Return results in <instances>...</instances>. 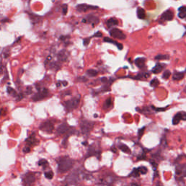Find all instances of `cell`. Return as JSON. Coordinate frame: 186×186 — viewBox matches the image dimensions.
<instances>
[{
  "label": "cell",
  "instance_id": "6da1fadb",
  "mask_svg": "<svg viewBox=\"0 0 186 186\" xmlns=\"http://www.w3.org/2000/svg\"><path fill=\"white\" fill-rule=\"evenodd\" d=\"M58 171L60 173H65L71 169L73 165V161L68 156H62L57 159Z\"/></svg>",
  "mask_w": 186,
  "mask_h": 186
},
{
  "label": "cell",
  "instance_id": "7a4b0ae2",
  "mask_svg": "<svg viewBox=\"0 0 186 186\" xmlns=\"http://www.w3.org/2000/svg\"><path fill=\"white\" fill-rule=\"evenodd\" d=\"M80 99H81V97L80 95H78V96L75 97L73 98H72L71 100L66 101L65 103V108L67 111H72L73 110L76 109L78 105H79L80 103Z\"/></svg>",
  "mask_w": 186,
  "mask_h": 186
},
{
  "label": "cell",
  "instance_id": "3957f363",
  "mask_svg": "<svg viewBox=\"0 0 186 186\" xmlns=\"http://www.w3.org/2000/svg\"><path fill=\"white\" fill-rule=\"evenodd\" d=\"M95 123L87 120H82L80 123V127L82 132L84 135H88L90 134V132L94 128Z\"/></svg>",
  "mask_w": 186,
  "mask_h": 186
},
{
  "label": "cell",
  "instance_id": "277c9868",
  "mask_svg": "<svg viewBox=\"0 0 186 186\" xmlns=\"http://www.w3.org/2000/svg\"><path fill=\"white\" fill-rule=\"evenodd\" d=\"M36 181V175L33 172L26 173L23 177V185L32 186Z\"/></svg>",
  "mask_w": 186,
  "mask_h": 186
},
{
  "label": "cell",
  "instance_id": "5b68a950",
  "mask_svg": "<svg viewBox=\"0 0 186 186\" xmlns=\"http://www.w3.org/2000/svg\"><path fill=\"white\" fill-rule=\"evenodd\" d=\"M66 182L68 185H75L79 181V175L78 171L75 170L73 172H71L70 174H68L66 177Z\"/></svg>",
  "mask_w": 186,
  "mask_h": 186
},
{
  "label": "cell",
  "instance_id": "8992f818",
  "mask_svg": "<svg viewBox=\"0 0 186 186\" xmlns=\"http://www.w3.org/2000/svg\"><path fill=\"white\" fill-rule=\"evenodd\" d=\"M39 129L44 132H46L47 134H51L54 129V124L51 121H46L40 125Z\"/></svg>",
  "mask_w": 186,
  "mask_h": 186
},
{
  "label": "cell",
  "instance_id": "52a82bcc",
  "mask_svg": "<svg viewBox=\"0 0 186 186\" xmlns=\"http://www.w3.org/2000/svg\"><path fill=\"white\" fill-rule=\"evenodd\" d=\"M49 94V91L47 89L44 88L42 90L39 91L37 93H36L32 97V100L34 102H37L39 100H42L43 99H45V97L48 96Z\"/></svg>",
  "mask_w": 186,
  "mask_h": 186
},
{
  "label": "cell",
  "instance_id": "ba28073f",
  "mask_svg": "<svg viewBox=\"0 0 186 186\" xmlns=\"http://www.w3.org/2000/svg\"><path fill=\"white\" fill-rule=\"evenodd\" d=\"M110 34L112 37L120 40H124L126 39V35L119 28H113L110 31Z\"/></svg>",
  "mask_w": 186,
  "mask_h": 186
},
{
  "label": "cell",
  "instance_id": "9c48e42d",
  "mask_svg": "<svg viewBox=\"0 0 186 186\" xmlns=\"http://www.w3.org/2000/svg\"><path fill=\"white\" fill-rule=\"evenodd\" d=\"M114 181V177L113 175H108L100 179L99 186H110Z\"/></svg>",
  "mask_w": 186,
  "mask_h": 186
},
{
  "label": "cell",
  "instance_id": "30bf717a",
  "mask_svg": "<svg viewBox=\"0 0 186 186\" xmlns=\"http://www.w3.org/2000/svg\"><path fill=\"white\" fill-rule=\"evenodd\" d=\"M98 8V7L97 6H92V5H88L86 4H82V5H79L77 7V11L79 12H87L89 10H96Z\"/></svg>",
  "mask_w": 186,
  "mask_h": 186
},
{
  "label": "cell",
  "instance_id": "8fae6325",
  "mask_svg": "<svg viewBox=\"0 0 186 186\" xmlns=\"http://www.w3.org/2000/svg\"><path fill=\"white\" fill-rule=\"evenodd\" d=\"M69 126L68 125L67 123H63L61 124L56 130V135H62L63 134H65L68 130L69 129Z\"/></svg>",
  "mask_w": 186,
  "mask_h": 186
},
{
  "label": "cell",
  "instance_id": "7c38bea8",
  "mask_svg": "<svg viewBox=\"0 0 186 186\" xmlns=\"http://www.w3.org/2000/svg\"><path fill=\"white\" fill-rule=\"evenodd\" d=\"M176 175L182 177H186V164L177 165L175 169Z\"/></svg>",
  "mask_w": 186,
  "mask_h": 186
},
{
  "label": "cell",
  "instance_id": "4fadbf2b",
  "mask_svg": "<svg viewBox=\"0 0 186 186\" xmlns=\"http://www.w3.org/2000/svg\"><path fill=\"white\" fill-rule=\"evenodd\" d=\"M174 18V13L171 10H167L166 12L162 14L161 17V20H167V21H169V20H172Z\"/></svg>",
  "mask_w": 186,
  "mask_h": 186
},
{
  "label": "cell",
  "instance_id": "5bb4252c",
  "mask_svg": "<svg viewBox=\"0 0 186 186\" xmlns=\"http://www.w3.org/2000/svg\"><path fill=\"white\" fill-rule=\"evenodd\" d=\"M26 141V144L28 146H33V145H37L39 142V140H37L35 137V134L33 133L32 135H31L27 140Z\"/></svg>",
  "mask_w": 186,
  "mask_h": 186
},
{
  "label": "cell",
  "instance_id": "9a60e30c",
  "mask_svg": "<svg viewBox=\"0 0 186 186\" xmlns=\"http://www.w3.org/2000/svg\"><path fill=\"white\" fill-rule=\"evenodd\" d=\"M87 21L88 23H90L91 24H92V26L94 25H96L99 23V18L95 16V15H89L87 17Z\"/></svg>",
  "mask_w": 186,
  "mask_h": 186
},
{
  "label": "cell",
  "instance_id": "2e32d148",
  "mask_svg": "<svg viewBox=\"0 0 186 186\" xmlns=\"http://www.w3.org/2000/svg\"><path fill=\"white\" fill-rule=\"evenodd\" d=\"M118 24H119L118 20L115 18H111L106 21V26L108 28H110L114 26H117Z\"/></svg>",
  "mask_w": 186,
  "mask_h": 186
},
{
  "label": "cell",
  "instance_id": "e0dca14e",
  "mask_svg": "<svg viewBox=\"0 0 186 186\" xmlns=\"http://www.w3.org/2000/svg\"><path fill=\"white\" fill-rule=\"evenodd\" d=\"M103 40H104V42H105L111 43V44H114V45H116L119 50H122V49H123V45H122V44H121V43H118L117 42L114 41L113 39H111L110 38H108V37H105Z\"/></svg>",
  "mask_w": 186,
  "mask_h": 186
},
{
  "label": "cell",
  "instance_id": "ac0fdd59",
  "mask_svg": "<svg viewBox=\"0 0 186 186\" xmlns=\"http://www.w3.org/2000/svg\"><path fill=\"white\" fill-rule=\"evenodd\" d=\"M58 60H59L60 61H62V62L65 61V60H67V58H68V53H67V52L65 51V50H62V51H60L59 53H58Z\"/></svg>",
  "mask_w": 186,
  "mask_h": 186
},
{
  "label": "cell",
  "instance_id": "d6986e66",
  "mask_svg": "<svg viewBox=\"0 0 186 186\" xmlns=\"http://www.w3.org/2000/svg\"><path fill=\"white\" fill-rule=\"evenodd\" d=\"M135 65H136L138 68H142L144 67V65H145V59L144 58H137V59L135 60Z\"/></svg>",
  "mask_w": 186,
  "mask_h": 186
},
{
  "label": "cell",
  "instance_id": "ffe728a7",
  "mask_svg": "<svg viewBox=\"0 0 186 186\" xmlns=\"http://www.w3.org/2000/svg\"><path fill=\"white\" fill-rule=\"evenodd\" d=\"M185 77V73L183 72H175L172 76V79L174 81H180Z\"/></svg>",
  "mask_w": 186,
  "mask_h": 186
},
{
  "label": "cell",
  "instance_id": "44dd1931",
  "mask_svg": "<svg viewBox=\"0 0 186 186\" xmlns=\"http://www.w3.org/2000/svg\"><path fill=\"white\" fill-rule=\"evenodd\" d=\"M113 106V103H112V100L110 97H108L105 102L103 104V109L104 110H109L112 108Z\"/></svg>",
  "mask_w": 186,
  "mask_h": 186
},
{
  "label": "cell",
  "instance_id": "7402d4cb",
  "mask_svg": "<svg viewBox=\"0 0 186 186\" xmlns=\"http://www.w3.org/2000/svg\"><path fill=\"white\" fill-rule=\"evenodd\" d=\"M137 17L138 18L140 19H144L146 16V13L144 9L139 7L137 10Z\"/></svg>",
  "mask_w": 186,
  "mask_h": 186
},
{
  "label": "cell",
  "instance_id": "603a6c76",
  "mask_svg": "<svg viewBox=\"0 0 186 186\" xmlns=\"http://www.w3.org/2000/svg\"><path fill=\"white\" fill-rule=\"evenodd\" d=\"M164 66V65L161 64V63H158V64L156 65L155 67L152 69V72H153L154 73H156H156H159L161 72V71L163 70Z\"/></svg>",
  "mask_w": 186,
  "mask_h": 186
},
{
  "label": "cell",
  "instance_id": "cb8c5ba5",
  "mask_svg": "<svg viewBox=\"0 0 186 186\" xmlns=\"http://www.w3.org/2000/svg\"><path fill=\"white\" fill-rule=\"evenodd\" d=\"M181 120H182V116H181V112H180V113H177L173 117L172 124H173L174 125H177V124H178L180 123Z\"/></svg>",
  "mask_w": 186,
  "mask_h": 186
},
{
  "label": "cell",
  "instance_id": "d4e9b609",
  "mask_svg": "<svg viewBox=\"0 0 186 186\" xmlns=\"http://www.w3.org/2000/svg\"><path fill=\"white\" fill-rule=\"evenodd\" d=\"M119 148L123 151V152H124V153H126V154H130L131 153V151H130V149L129 148L127 145H124V144H120L119 145Z\"/></svg>",
  "mask_w": 186,
  "mask_h": 186
},
{
  "label": "cell",
  "instance_id": "484cf974",
  "mask_svg": "<svg viewBox=\"0 0 186 186\" xmlns=\"http://www.w3.org/2000/svg\"><path fill=\"white\" fill-rule=\"evenodd\" d=\"M7 92L9 95H10L11 96L13 97H16L17 96V93H16V91L14 90L13 88L10 87H8L7 88Z\"/></svg>",
  "mask_w": 186,
  "mask_h": 186
},
{
  "label": "cell",
  "instance_id": "4316f807",
  "mask_svg": "<svg viewBox=\"0 0 186 186\" xmlns=\"http://www.w3.org/2000/svg\"><path fill=\"white\" fill-rule=\"evenodd\" d=\"M97 73H98V72L96 70H94V69H89V70L87 71V74L91 77H96Z\"/></svg>",
  "mask_w": 186,
  "mask_h": 186
},
{
  "label": "cell",
  "instance_id": "83f0119b",
  "mask_svg": "<svg viewBox=\"0 0 186 186\" xmlns=\"http://www.w3.org/2000/svg\"><path fill=\"white\" fill-rule=\"evenodd\" d=\"M140 172L138 170V168H136V169H134L133 171L132 172V173L129 174L130 177H138L140 176Z\"/></svg>",
  "mask_w": 186,
  "mask_h": 186
},
{
  "label": "cell",
  "instance_id": "f1b7e54d",
  "mask_svg": "<svg viewBox=\"0 0 186 186\" xmlns=\"http://www.w3.org/2000/svg\"><path fill=\"white\" fill-rule=\"evenodd\" d=\"M169 58V55H158L155 57L156 60H168Z\"/></svg>",
  "mask_w": 186,
  "mask_h": 186
},
{
  "label": "cell",
  "instance_id": "f546056e",
  "mask_svg": "<svg viewBox=\"0 0 186 186\" xmlns=\"http://www.w3.org/2000/svg\"><path fill=\"white\" fill-rule=\"evenodd\" d=\"M151 86L152 87H158L159 86V81L157 79H154L153 80H151Z\"/></svg>",
  "mask_w": 186,
  "mask_h": 186
},
{
  "label": "cell",
  "instance_id": "4dcf8cb0",
  "mask_svg": "<svg viewBox=\"0 0 186 186\" xmlns=\"http://www.w3.org/2000/svg\"><path fill=\"white\" fill-rule=\"evenodd\" d=\"M138 170L140 174H145L148 172V169L145 167H140L138 168Z\"/></svg>",
  "mask_w": 186,
  "mask_h": 186
},
{
  "label": "cell",
  "instance_id": "1f68e13d",
  "mask_svg": "<svg viewBox=\"0 0 186 186\" xmlns=\"http://www.w3.org/2000/svg\"><path fill=\"white\" fill-rule=\"evenodd\" d=\"M53 175H54V174H53V172L52 171H50V172H45V177L47 179H48V180L52 179L53 178Z\"/></svg>",
  "mask_w": 186,
  "mask_h": 186
},
{
  "label": "cell",
  "instance_id": "d6a6232c",
  "mask_svg": "<svg viewBox=\"0 0 186 186\" xmlns=\"http://www.w3.org/2000/svg\"><path fill=\"white\" fill-rule=\"evenodd\" d=\"M170 76H171V72L169 70H167V71H164V73H163L162 77H163L164 79H168L170 77Z\"/></svg>",
  "mask_w": 186,
  "mask_h": 186
},
{
  "label": "cell",
  "instance_id": "836d02e7",
  "mask_svg": "<svg viewBox=\"0 0 186 186\" xmlns=\"http://www.w3.org/2000/svg\"><path fill=\"white\" fill-rule=\"evenodd\" d=\"M39 166H42V167H45L46 165H47L48 164V162H47V161L45 160V159H41V160H39L38 163Z\"/></svg>",
  "mask_w": 186,
  "mask_h": 186
},
{
  "label": "cell",
  "instance_id": "e575fe53",
  "mask_svg": "<svg viewBox=\"0 0 186 186\" xmlns=\"http://www.w3.org/2000/svg\"><path fill=\"white\" fill-rule=\"evenodd\" d=\"M51 68H53V69L58 71V70H59V69L60 68V65L59 64H58L57 63H52L51 65Z\"/></svg>",
  "mask_w": 186,
  "mask_h": 186
},
{
  "label": "cell",
  "instance_id": "d590c367",
  "mask_svg": "<svg viewBox=\"0 0 186 186\" xmlns=\"http://www.w3.org/2000/svg\"><path fill=\"white\" fill-rule=\"evenodd\" d=\"M145 129V127H142V128H141L140 129H139V131H138V137H139V138H141V137L142 136V135L144 134Z\"/></svg>",
  "mask_w": 186,
  "mask_h": 186
},
{
  "label": "cell",
  "instance_id": "8d00e7d4",
  "mask_svg": "<svg viewBox=\"0 0 186 186\" xmlns=\"http://www.w3.org/2000/svg\"><path fill=\"white\" fill-rule=\"evenodd\" d=\"M77 81H79V82H87L88 81V79L86 78V77H78L77 78Z\"/></svg>",
  "mask_w": 186,
  "mask_h": 186
},
{
  "label": "cell",
  "instance_id": "74e56055",
  "mask_svg": "<svg viewBox=\"0 0 186 186\" xmlns=\"http://www.w3.org/2000/svg\"><path fill=\"white\" fill-rule=\"evenodd\" d=\"M23 153H25V154L29 153V152L31 151V147L27 145V146H26L25 148L23 149Z\"/></svg>",
  "mask_w": 186,
  "mask_h": 186
},
{
  "label": "cell",
  "instance_id": "f35d334b",
  "mask_svg": "<svg viewBox=\"0 0 186 186\" xmlns=\"http://www.w3.org/2000/svg\"><path fill=\"white\" fill-rule=\"evenodd\" d=\"M67 11H68V5H63V14L66 15Z\"/></svg>",
  "mask_w": 186,
  "mask_h": 186
},
{
  "label": "cell",
  "instance_id": "ab89813d",
  "mask_svg": "<svg viewBox=\"0 0 186 186\" xmlns=\"http://www.w3.org/2000/svg\"><path fill=\"white\" fill-rule=\"evenodd\" d=\"M17 99H16V100L17 101H20V100H21L23 97H24V95H23V93H20L19 95H17Z\"/></svg>",
  "mask_w": 186,
  "mask_h": 186
},
{
  "label": "cell",
  "instance_id": "60d3db41",
  "mask_svg": "<svg viewBox=\"0 0 186 186\" xmlns=\"http://www.w3.org/2000/svg\"><path fill=\"white\" fill-rule=\"evenodd\" d=\"M178 16L179 18L182 19V18H185L186 17V13H183V12H180L178 14Z\"/></svg>",
  "mask_w": 186,
  "mask_h": 186
},
{
  "label": "cell",
  "instance_id": "b9f144b4",
  "mask_svg": "<svg viewBox=\"0 0 186 186\" xmlns=\"http://www.w3.org/2000/svg\"><path fill=\"white\" fill-rule=\"evenodd\" d=\"M90 38H87V39H84V46H87V45H89V43H90Z\"/></svg>",
  "mask_w": 186,
  "mask_h": 186
},
{
  "label": "cell",
  "instance_id": "7bdbcfd3",
  "mask_svg": "<svg viewBox=\"0 0 186 186\" xmlns=\"http://www.w3.org/2000/svg\"><path fill=\"white\" fill-rule=\"evenodd\" d=\"M31 92H32V90H31V87H27V90L26 91V95H30V94H31Z\"/></svg>",
  "mask_w": 186,
  "mask_h": 186
},
{
  "label": "cell",
  "instance_id": "ee69618b",
  "mask_svg": "<svg viewBox=\"0 0 186 186\" xmlns=\"http://www.w3.org/2000/svg\"><path fill=\"white\" fill-rule=\"evenodd\" d=\"M181 116H182V120L186 121V112H181Z\"/></svg>",
  "mask_w": 186,
  "mask_h": 186
},
{
  "label": "cell",
  "instance_id": "f6af8a7d",
  "mask_svg": "<svg viewBox=\"0 0 186 186\" xmlns=\"http://www.w3.org/2000/svg\"><path fill=\"white\" fill-rule=\"evenodd\" d=\"M179 11L180 12H183V13H186V7L182 6L180 8H179Z\"/></svg>",
  "mask_w": 186,
  "mask_h": 186
},
{
  "label": "cell",
  "instance_id": "bcb514c9",
  "mask_svg": "<svg viewBox=\"0 0 186 186\" xmlns=\"http://www.w3.org/2000/svg\"><path fill=\"white\" fill-rule=\"evenodd\" d=\"M101 82L104 84H106L108 83V79H107V78H105V77H103L101 79Z\"/></svg>",
  "mask_w": 186,
  "mask_h": 186
},
{
  "label": "cell",
  "instance_id": "7dc6e473",
  "mask_svg": "<svg viewBox=\"0 0 186 186\" xmlns=\"http://www.w3.org/2000/svg\"><path fill=\"white\" fill-rule=\"evenodd\" d=\"M103 36V34H102V33H100V32H97L96 33H95L94 34V36H97V37H101Z\"/></svg>",
  "mask_w": 186,
  "mask_h": 186
},
{
  "label": "cell",
  "instance_id": "c3c4849f",
  "mask_svg": "<svg viewBox=\"0 0 186 186\" xmlns=\"http://www.w3.org/2000/svg\"><path fill=\"white\" fill-rule=\"evenodd\" d=\"M155 186H164V185H162V184H161V182H157V183L156 184V185H155Z\"/></svg>",
  "mask_w": 186,
  "mask_h": 186
},
{
  "label": "cell",
  "instance_id": "681fc988",
  "mask_svg": "<svg viewBox=\"0 0 186 186\" xmlns=\"http://www.w3.org/2000/svg\"><path fill=\"white\" fill-rule=\"evenodd\" d=\"M61 83L63 84V86H66V85L68 84V82H62Z\"/></svg>",
  "mask_w": 186,
  "mask_h": 186
},
{
  "label": "cell",
  "instance_id": "f907efd6",
  "mask_svg": "<svg viewBox=\"0 0 186 186\" xmlns=\"http://www.w3.org/2000/svg\"><path fill=\"white\" fill-rule=\"evenodd\" d=\"M2 71H3V68H2V66L0 65V74L2 73Z\"/></svg>",
  "mask_w": 186,
  "mask_h": 186
},
{
  "label": "cell",
  "instance_id": "816d5d0a",
  "mask_svg": "<svg viewBox=\"0 0 186 186\" xmlns=\"http://www.w3.org/2000/svg\"><path fill=\"white\" fill-rule=\"evenodd\" d=\"M6 21H8V19H5V20H1V22H2V23L6 22Z\"/></svg>",
  "mask_w": 186,
  "mask_h": 186
},
{
  "label": "cell",
  "instance_id": "f5cc1de1",
  "mask_svg": "<svg viewBox=\"0 0 186 186\" xmlns=\"http://www.w3.org/2000/svg\"><path fill=\"white\" fill-rule=\"evenodd\" d=\"M184 92H185V93H186V87H185V89H184Z\"/></svg>",
  "mask_w": 186,
  "mask_h": 186
},
{
  "label": "cell",
  "instance_id": "db71d44e",
  "mask_svg": "<svg viewBox=\"0 0 186 186\" xmlns=\"http://www.w3.org/2000/svg\"><path fill=\"white\" fill-rule=\"evenodd\" d=\"M185 71H186V69H185Z\"/></svg>",
  "mask_w": 186,
  "mask_h": 186
}]
</instances>
